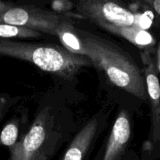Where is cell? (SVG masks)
I'll use <instances>...</instances> for the list:
<instances>
[{
    "mask_svg": "<svg viewBox=\"0 0 160 160\" xmlns=\"http://www.w3.org/2000/svg\"><path fill=\"white\" fill-rule=\"evenodd\" d=\"M78 12L98 26L138 27L140 17L123 6L105 0H81L76 3Z\"/></svg>",
    "mask_w": 160,
    "mask_h": 160,
    "instance_id": "277c9868",
    "label": "cell"
},
{
    "mask_svg": "<svg viewBox=\"0 0 160 160\" xmlns=\"http://www.w3.org/2000/svg\"><path fill=\"white\" fill-rule=\"evenodd\" d=\"M45 119L44 113L37 117L28 134L10 148L9 160H45L42 153V146L46 137Z\"/></svg>",
    "mask_w": 160,
    "mask_h": 160,
    "instance_id": "5b68a950",
    "label": "cell"
},
{
    "mask_svg": "<svg viewBox=\"0 0 160 160\" xmlns=\"http://www.w3.org/2000/svg\"><path fill=\"white\" fill-rule=\"evenodd\" d=\"M101 28L109 32L117 34L127 39L131 43L139 46L148 45L152 42V37L145 30L136 26L132 27H115L103 25Z\"/></svg>",
    "mask_w": 160,
    "mask_h": 160,
    "instance_id": "9c48e42d",
    "label": "cell"
},
{
    "mask_svg": "<svg viewBox=\"0 0 160 160\" xmlns=\"http://www.w3.org/2000/svg\"><path fill=\"white\" fill-rule=\"evenodd\" d=\"M97 120L89 121L75 136L61 160H82L96 133Z\"/></svg>",
    "mask_w": 160,
    "mask_h": 160,
    "instance_id": "52a82bcc",
    "label": "cell"
},
{
    "mask_svg": "<svg viewBox=\"0 0 160 160\" xmlns=\"http://www.w3.org/2000/svg\"><path fill=\"white\" fill-rule=\"evenodd\" d=\"M76 31L92 63L105 71L112 84L134 96L145 98V88L142 75L127 52L99 36L81 30Z\"/></svg>",
    "mask_w": 160,
    "mask_h": 160,
    "instance_id": "6da1fadb",
    "label": "cell"
},
{
    "mask_svg": "<svg viewBox=\"0 0 160 160\" xmlns=\"http://www.w3.org/2000/svg\"><path fill=\"white\" fill-rule=\"evenodd\" d=\"M159 59H160V49H159Z\"/></svg>",
    "mask_w": 160,
    "mask_h": 160,
    "instance_id": "e0dca14e",
    "label": "cell"
},
{
    "mask_svg": "<svg viewBox=\"0 0 160 160\" xmlns=\"http://www.w3.org/2000/svg\"><path fill=\"white\" fill-rule=\"evenodd\" d=\"M152 19L150 18L146 13L143 14V15H141L138 21L139 28L143 30L147 29L152 24Z\"/></svg>",
    "mask_w": 160,
    "mask_h": 160,
    "instance_id": "5bb4252c",
    "label": "cell"
},
{
    "mask_svg": "<svg viewBox=\"0 0 160 160\" xmlns=\"http://www.w3.org/2000/svg\"><path fill=\"white\" fill-rule=\"evenodd\" d=\"M71 3L67 1H56L52 2V8L56 11H66L71 8Z\"/></svg>",
    "mask_w": 160,
    "mask_h": 160,
    "instance_id": "4fadbf2b",
    "label": "cell"
},
{
    "mask_svg": "<svg viewBox=\"0 0 160 160\" xmlns=\"http://www.w3.org/2000/svg\"><path fill=\"white\" fill-rule=\"evenodd\" d=\"M146 84L151 99L158 101L160 98V85L157 77L153 73H148L146 75Z\"/></svg>",
    "mask_w": 160,
    "mask_h": 160,
    "instance_id": "7c38bea8",
    "label": "cell"
},
{
    "mask_svg": "<svg viewBox=\"0 0 160 160\" xmlns=\"http://www.w3.org/2000/svg\"><path fill=\"white\" fill-rule=\"evenodd\" d=\"M68 18L55 12L29 6H10L0 15V23L16 25L38 32L56 35L57 30Z\"/></svg>",
    "mask_w": 160,
    "mask_h": 160,
    "instance_id": "3957f363",
    "label": "cell"
},
{
    "mask_svg": "<svg viewBox=\"0 0 160 160\" xmlns=\"http://www.w3.org/2000/svg\"><path fill=\"white\" fill-rule=\"evenodd\" d=\"M42 33L32 29L6 23H0V38H38L42 37Z\"/></svg>",
    "mask_w": 160,
    "mask_h": 160,
    "instance_id": "30bf717a",
    "label": "cell"
},
{
    "mask_svg": "<svg viewBox=\"0 0 160 160\" xmlns=\"http://www.w3.org/2000/svg\"><path fill=\"white\" fill-rule=\"evenodd\" d=\"M56 36L67 51L74 55L88 57L84 44L70 20L64 21L59 26Z\"/></svg>",
    "mask_w": 160,
    "mask_h": 160,
    "instance_id": "ba28073f",
    "label": "cell"
},
{
    "mask_svg": "<svg viewBox=\"0 0 160 160\" xmlns=\"http://www.w3.org/2000/svg\"><path fill=\"white\" fill-rule=\"evenodd\" d=\"M153 6H154L156 12L160 15V0H156V1H155L154 2H153Z\"/></svg>",
    "mask_w": 160,
    "mask_h": 160,
    "instance_id": "2e32d148",
    "label": "cell"
},
{
    "mask_svg": "<svg viewBox=\"0 0 160 160\" xmlns=\"http://www.w3.org/2000/svg\"><path fill=\"white\" fill-rule=\"evenodd\" d=\"M130 137L131 123L128 113L123 110L120 112L112 127L102 160H120Z\"/></svg>",
    "mask_w": 160,
    "mask_h": 160,
    "instance_id": "8992f818",
    "label": "cell"
},
{
    "mask_svg": "<svg viewBox=\"0 0 160 160\" xmlns=\"http://www.w3.org/2000/svg\"><path fill=\"white\" fill-rule=\"evenodd\" d=\"M9 7H10V6H9V5L6 4V3H4L0 1V15H1L2 12H4L5 11L7 10Z\"/></svg>",
    "mask_w": 160,
    "mask_h": 160,
    "instance_id": "9a60e30c",
    "label": "cell"
},
{
    "mask_svg": "<svg viewBox=\"0 0 160 160\" xmlns=\"http://www.w3.org/2000/svg\"><path fill=\"white\" fill-rule=\"evenodd\" d=\"M18 137V126L17 123H9L3 128L0 134V142L2 145L12 148L16 145Z\"/></svg>",
    "mask_w": 160,
    "mask_h": 160,
    "instance_id": "8fae6325",
    "label": "cell"
},
{
    "mask_svg": "<svg viewBox=\"0 0 160 160\" xmlns=\"http://www.w3.org/2000/svg\"><path fill=\"white\" fill-rule=\"evenodd\" d=\"M0 55L28 61L44 71L67 79L92 64L89 58L73 54L62 47L31 42L0 40Z\"/></svg>",
    "mask_w": 160,
    "mask_h": 160,
    "instance_id": "7a4b0ae2",
    "label": "cell"
}]
</instances>
